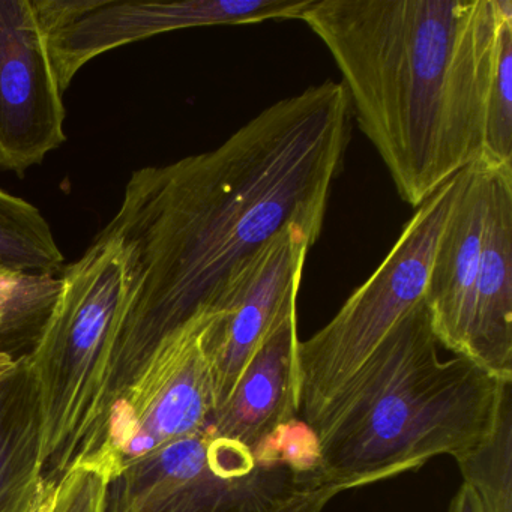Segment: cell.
Listing matches in <instances>:
<instances>
[{
  "instance_id": "19",
  "label": "cell",
  "mask_w": 512,
  "mask_h": 512,
  "mask_svg": "<svg viewBox=\"0 0 512 512\" xmlns=\"http://www.w3.org/2000/svg\"><path fill=\"white\" fill-rule=\"evenodd\" d=\"M112 482L103 470L76 464L53 482L52 512H106Z\"/></svg>"
},
{
  "instance_id": "21",
  "label": "cell",
  "mask_w": 512,
  "mask_h": 512,
  "mask_svg": "<svg viewBox=\"0 0 512 512\" xmlns=\"http://www.w3.org/2000/svg\"><path fill=\"white\" fill-rule=\"evenodd\" d=\"M448 512H484L475 490L466 482L460 485L449 503Z\"/></svg>"
},
{
  "instance_id": "22",
  "label": "cell",
  "mask_w": 512,
  "mask_h": 512,
  "mask_svg": "<svg viewBox=\"0 0 512 512\" xmlns=\"http://www.w3.org/2000/svg\"><path fill=\"white\" fill-rule=\"evenodd\" d=\"M16 365L17 359L11 358L8 353L2 352V350H0V389H2V385H4L5 380L8 379V376L13 373Z\"/></svg>"
},
{
  "instance_id": "9",
  "label": "cell",
  "mask_w": 512,
  "mask_h": 512,
  "mask_svg": "<svg viewBox=\"0 0 512 512\" xmlns=\"http://www.w3.org/2000/svg\"><path fill=\"white\" fill-rule=\"evenodd\" d=\"M316 241V236L301 227H287L233 269L215 298V316L205 341L214 385V412L226 403L272 329L290 310L298 308L302 272Z\"/></svg>"
},
{
  "instance_id": "10",
  "label": "cell",
  "mask_w": 512,
  "mask_h": 512,
  "mask_svg": "<svg viewBox=\"0 0 512 512\" xmlns=\"http://www.w3.org/2000/svg\"><path fill=\"white\" fill-rule=\"evenodd\" d=\"M62 95L34 0H0V170L23 176L67 142Z\"/></svg>"
},
{
  "instance_id": "4",
  "label": "cell",
  "mask_w": 512,
  "mask_h": 512,
  "mask_svg": "<svg viewBox=\"0 0 512 512\" xmlns=\"http://www.w3.org/2000/svg\"><path fill=\"white\" fill-rule=\"evenodd\" d=\"M124 298L121 247L101 230L61 272L34 346L20 358L37 403L49 482L88 458L103 433L119 388L116 335Z\"/></svg>"
},
{
  "instance_id": "14",
  "label": "cell",
  "mask_w": 512,
  "mask_h": 512,
  "mask_svg": "<svg viewBox=\"0 0 512 512\" xmlns=\"http://www.w3.org/2000/svg\"><path fill=\"white\" fill-rule=\"evenodd\" d=\"M65 257L49 221L22 197L0 190V269L56 275Z\"/></svg>"
},
{
  "instance_id": "1",
  "label": "cell",
  "mask_w": 512,
  "mask_h": 512,
  "mask_svg": "<svg viewBox=\"0 0 512 512\" xmlns=\"http://www.w3.org/2000/svg\"><path fill=\"white\" fill-rule=\"evenodd\" d=\"M352 112L326 80L254 116L218 148L137 170L104 227L124 256L121 341L140 361L214 305L233 269L278 233L322 235Z\"/></svg>"
},
{
  "instance_id": "15",
  "label": "cell",
  "mask_w": 512,
  "mask_h": 512,
  "mask_svg": "<svg viewBox=\"0 0 512 512\" xmlns=\"http://www.w3.org/2000/svg\"><path fill=\"white\" fill-rule=\"evenodd\" d=\"M463 482L475 490L484 512H512V391L491 436L457 460Z\"/></svg>"
},
{
  "instance_id": "18",
  "label": "cell",
  "mask_w": 512,
  "mask_h": 512,
  "mask_svg": "<svg viewBox=\"0 0 512 512\" xmlns=\"http://www.w3.org/2000/svg\"><path fill=\"white\" fill-rule=\"evenodd\" d=\"M55 275L25 274L0 269V323L14 325L35 314L46 316L58 293Z\"/></svg>"
},
{
  "instance_id": "16",
  "label": "cell",
  "mask_w": 512,
  "mask_h": 512,
  "mask_svg": "<svg viewBox=\"0 0 512 512\" xmlns=\"http://www.w3.org/2000/svg\"><path fill=\"white\" fill-rule=\"evenodd\" d=\"M484 163L512 167L511 0H500L493 68L485 103Z\"/></svg>"
},
{
  "instance_id": "2",
  "label": "cell",
  "mask_w": 512,
  "mask_h": 512,
  "mask_svg": "<svg viewBox=\"0 0 512 512\" xmlns=\"http://www.w3.org/2000/svg\"><path fill=\"white\" fill-rule=\"evenodd\" d=\"M500 0H313L350 112L407 205L484 161Z\"/></svg>"
},
{
  "instance_id": "23",
  "label": "cell",
  "mask_w": 512,
  "mask_h": 512,
  "mask_svg": "<svg viewBox=\"0 0 512 512\" xmlns=\"http://www.w3.org/2000/svg\"><path fill=\"white\" fill-rule=\"evenodd\" d=\"M50 496H52V491H50L49 497H47L46 502H44L43 505H41V508L38 509L37 512H52V503H50Z\"/></svg>"
},
{
  "instance_id": "3",
  "label": "cell",
  "mask_w": 512,
  "mask_h": 512,
  "mask_svg": "<svg viewBox=\"0 0 512 512\" xmlns=\"http://www.w3.org/2000/svg\"><path fill=\"white\" fill-rule=\"evenodd\" d=\"M424 301L398 322L313 428L320 472L341 491L454 460L496 428L512 382L464 356L440 359Z\"/></svg>"
},
{
  "instance_id": "6",
  "label": "cell",
  "mask_w": 512,
  "mask_h": 512,
  "mask_svg": "<svg viewBox=\"0 0 512 512\" xmlns=\"http://www.w3.org/2000/svg\"><path fill=\"white\" fill-rule=\"evenodd\" d=\"M460 173L416 208L379 268L320 331L299 343V415L311 428L389 332L424 301L434 251Z\"/></svg>"
},
{
  "instance_id": "11",
  "label": "cell",
  "mask_w": 512,
  "mask_h": 512,
  "mask_svg": "<svg viewBox=\"0 0 512 512\" xmlns=\"http://www.w3.org/2000/svg\"><path fill=\"white\" fill-rule=\"evenodd\" d=\"M491 169V164L481 161L460 173L425 289L434 335L440 346L457 356H464L469 340Z\"/></svg>"
},
{
  "instance_id": "5",
  "label": "cell",
  "mask_w": 512,
  "mask_h": 512,
  "mask_svg": "<svg viewBox=\"0 0 512 512\" xmlns=\"http://www.w3.org/2000/svg\"><path fill=\"white\" fill-rule=\"evenodd\" d=\"M340 493L322 473L260 466L208 425L125 467L106 512H322Z\"/></svg>"
},
{
  "instance_id": "17",
  "label": "cell",
  "mask_w": 512,
  "mask_h": 512,
  "mask_svg": "<svg viewBox=\"0 0 512 512\" xmlns=\"http://www.w3.org/2000/svg\"><path fill=\"white\" fill-rule=\"evenodd\" d=\"M251 452L260 466L286 467L299 475L322 473L319 437L299 418L275 428Z\"/></svg>"
},
{
  "instance_id": "12",
  "label": "cell",
  "mask_w": 512,
  "mask_h": 512,
  "mask_svg": "<svg viewBox=\"0 0 512 512\" xmlns=\"http://www.w3.org/2000/svg\"><path fill=\"white\" fill-rule=\"evenodd\" d=\"M464 358L512 382V167L493 166Z\"/></svg>"
},
{
  "instance_id": "13",
  "label": "cell",
  "mask_w": 512,
  "mask_h": 512,
  "mask_svg": "<svg viewBox=\"0 0 512 512\" xmlns=\"http://www.w3.org/2000/svg\"><path fill=\"white\" fill-rule=\"evenodd\" d=\"M298 308L290 310L260 344L232 394L212 415L209 427L253 451L284 422L298 418Z\"/></svg>"
},
{
  "instance_id": "8",
  "label": "cell",
  "mask_w": 512,
  "mask_h": 512,
  "mask_svg": "<svg viewBox=\"0 0 512 512\" xmlns=\"http://www.w3.org/2000/svg\"><path fill=\"white\" fill-rule=\"evenodd\" d=\"M313 0H34L62 89L98 56L208 26L301 20Z\"/></svg>"
},
{
  "instance_id": "20",
  "label": "cell",
  "mask_w": 512,
  "mask_h": 512,
  "mask_svg": "<svg viewBox=\"0 0 512 512\" xmlns=\"http://www.w3.org/2000/svg\"><path fill=\"white\" fill-rule=\"evenodd\" d=\"M52 485L44 476L40 461L0 476V512H37L49 497Z\"/></svg>"
},
{
  "instance_id": "7",
  "label": "cell",
  "mask_w": 512,
  "mask_h": 512,
  "mask_svg": "<svg viewBox=\"0 0 512 512\" xmlns=\"http://www.w3.org/2000/svg\"><path fill=\"white\" fill-rule=\"evenodd\" d=\"M214 316L206 308L152 347L113 400L94 451L80 463L115 481L134 461L208 427L215 401L205 341Z\"/></svg>"
}]
</instances>
